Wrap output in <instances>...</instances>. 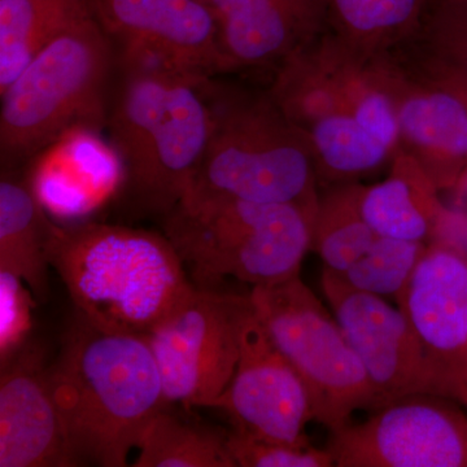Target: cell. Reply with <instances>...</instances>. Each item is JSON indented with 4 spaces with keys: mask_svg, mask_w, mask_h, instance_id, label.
<instances>
[{
    "mask_svg": "<svg viewBox=\"0 0 467 467\" xmlns=\"http://www.w3.org/2000/svg\"><path fill=\"white\" fill-rule=\"evenodd\" d=\"M209 78L117 57L107 128L140 211L164 217L192 190L213 126Z\"/></svg>",
    "mask_w": 467,
    "mask_h": 467,
    "instance_id": "obj_1",
    "label": "cell"
},
{
    "mask_svg": "<svg viewBox=\"0 0 467 467\" xmlns=\"http://www.w3.org/2000/svg\"><path fill=\"white\" fill-rule=\"evenodd\" d=\"M47 374L82 465H128L150 420L171 405L146 337L110 333L77 317Z\"/></svg>",
    "mask_w": 467,
    "mask_h": 467,
    "instance_id": "obj_2",
    "label": "cell"
},
{
    "mask_svg": "<svg viewBox=\"0 0 467 467\" xmlns=\"http://www.w3.org/2000/svg\"><path fill=\"white\" fill-rule=\"evenodd\" d=\"M50 264L76 317L110 333L147 337L195 288L167 236L133 227L55 225Z\"/></svg>",
    "mask_w": 467,
    "mask_h": 467,
    "instance_id": "obj_3",
    "label": "cell"
},
{
    "mask_svg": "<svg viewBox=\"0 0 467 467\" xmlns=\"http://www.w3.org/2000/svg\"><path fill=\"white\" fill-rule=\"evenodd\" d=\"M267 94L308 137L319 167L359 171L399 149V125L370 58L328 27L275 67Z\"/></svg>",
    "mask_w": 467,
    "mask_h": 467,
    "instance_id": "obj_4",
    "label": "cell"
},
{
    "mask_svg": "<svg viewBox=\"0 0 467 467\" xmlns=\"http://www.w3.org/2000/svg\"><path fill=\"white\" fill-rule=\"evenodd\" d=\"M207 94L213 126L186 196L294 204L316 216L318 177L308 137L267 91L243 90L212 77Z\"/></svg>",
    "mask_w": 467,
    "mask_h": 467,
    "instance_id": "obj_5",
    "label": "cell"
},
{
    "mask_svg": "<svg viewBox=\"0 0 467 467\" xmlns=\"http://www.w3.org/2000/svg\"><path fill=\"white\" fill-rule=\"evenodd\" d=\"M115 45L95 15L52 39L0 94V159L12 167L70 128L107 126Z\"/></svg>",
    "mask_w": 467,
    "mask_h": 467,
    "instance_id": "obj_6",
    "label": "cell"
},
{
    "mask_svg": "<svg viewBox=\"0 0 467 467\" xmlns=\"http://www.w3.org/2000/svg\"><path fill=\"white\" fill-rule=\"evenodd\" d=\"M315 217L294 204L186 196L162 226L196 287L214 288L226 276L269 287L300 275Z\"/></svg>",
    "mask_w": 467,
    "mask_h": 467,
    "instance_id": "obj_7",
    "label": "cell"
},
{
    "mask_svg": "<svg viewBox=\"0 0 467 467\" xmlns=\"http://www.w3.org/2000/svg\"><path fill=\"white\" fill-rule=\"evenodd\" d=\"M254 313L308 389L315 420L334 432L359 409L373 410L365 368L334 315L301 281L252 287Z\"/></svg>",
    "mask_w": 467,
    "mask_h": 467,
    "instance_id": "obj_8",
    "label": "cell"
},
{
    "mask_svg": "<svg viewBox=\"0 0 467 467\" xmlns=\"http://www.w3.org/2000/svg\"><path fill=\"white\" fill-rule=\"evenodd\" d=\"M252 312L251 295L195 285L173 315L147 335L169 404L208 408L225 391Z\"/></svg>",
    "mask_w": 467,
    "mask_h": 467,
    "instance_id": "obj_9",
    "label": "cell"
},
{
    "mask_svg": "<svg viewBox=\"0 0 467 467\" xmlns=\"http://www.w3.org/2000/svg\"><path fill=\"white\" fill-rule=\"evenodd\" d=\"M337 467H467V414L459 402L420 393L331 432Z\"/></svg>",
    "mask_w": 467,
    "mask_h": 467,
    "instance_id": "obj_10",
    "label": "cell"
},
{
    "mask_svg": "<svg viewBox=\"0 0 467 467\" xmlns=\"http://www.w3.org/2000/svg\"><path fill=\"white\" fill-rule=\"evenodd\" d=\"M122 60L158 63L187 75L229 72L213 9L202 0H90Z\"/></svg>",
    "mask_w": 467,
    "mask_h": 467,
    "instance_id": "obj_11",
    "label": "cell"
},
{
    "mask_svg": "<svg viewBox=\"0 0 467 467\" xmlns=\"http://www.w3.org/2000/svg\"><path fill=\"white\" fill-rule=\"evenodd\" d=\"M321 285L334 317L365 368L373 389V411L407 396L436 395L434 368L400 308H393L382 296L355 290L327 267Z\"/></svg>",
    "mask_w": 467,
    "mask_h": 467,
    "instance_id": "obj_12",
    "label": "cell"
},
{
    "mask_svg": "<svg viewBox=\"0 0 467 467\" xmlns=\"http://www.w3.org/2000/svg\"><path fill=\"white\" fill-rule=\"evenodd\" d=\"M208 408L223 410L239 434L290 444L309 441L304 429L315 420V413L308 389L254 309L243 328L235 373Z\"/></svg>",
    "mask_w": 467,
    "mask_h": 467,
    "instance_id": "obj_13",
    "label": "cell"
},
{
    "mask_svg": "<svg viewBox=\"0 0 467 467\" xmlns=\"http://www.w3.org/2000/svg\"><path fill=\"white\" fill-rule=\"evenodd\" d=\"M399 125V150L416 160L439 192L467 171V109L459 98L418 76L396 51L371 57Z\"/></svg>",
    "mask_w": 467,
    "mask_h": 467,
    "instance_id": "obj_14",
    "label": "cell"
},
{
    "mask_svg": "<svg viewBox=\"0 0 467 467\" xmlns=\"http://www.w3.org/2000/svg\"><path fill=\"white\" fill-rule=\"evenodd\" d=\"M82 465L52 395L47 368L33 348L2 365L0 467Z\"/></svg>",
    "mask_w": 467,
    "mask_h": 467,
    "instance_id": "obj_15",
    "label": "cell"
},
{
    "mask_svg": "<svg viewBox=\"0 0 467 467\" xmlns=\"http://www.w3.org/2000/svg\"><path fill=\"white\" fill-rule=\"evenodd\" d=\"M396 300L434 368L441 396L444 377L467 350V257L429 243Z\"/></svg>",
    "mask_w": 467,
    "mask_h": 467,
    "instance_id": "obj_16",
    "label": "cell"
},
{
    "mask_svg": "<svg viewBox=\"0 0 467 467\" xmlns=\"http://www.w3.org/2000/svg\"><path fill=\"white\" fill-rule=\"evenodd\" d=\"M230 70L278 66L330 27V0H202Z\"/></svg>",
    "mask_w": 467,
    "mask_h": 467,
    "instance_id": "obj_17",
    "label": "cell"
},
{
    "mask_svg": "<svg viewBox=\"0 0 467 467\" xmlns=\"http://www.w3.org/2000/svg\"><path fill=\"white\" fill-rule=\"evenodd\" d=\"M420 164L398 150L391 173L371 186H362L359 209L377 235L429 244L444 202Z\"/></svg>",
    "mask_w": 467,
    "mask_h": 467,
    "instance_id": "obj_18",
    "label": "cell"
},
{
    "mask_svg": "<svg viewBox=\"0 0 467 467\" xmlns=\"http://www.w3.org/2000/svg\"><path fill=\"white\" fill-rule=\"evenodd\" d=\"M52 223L36 193L16 178L0 181V272L27 285L33 296L45 300L48 290Z\"/></svg>",
    "mask_w": 467,
    "mask_h": 467,
    "instance_id": "obj_19",
    "label": "cell"
},
{
    "mask_svg": "<svg viewBox=\"0 0 467 467\" xmlns=\"http://www.w3.org/2000/svg\"><path fill=\"white\" fill-rule=\"evenodd\" d=\"M92 14L90 0H0V94L52 39Z\"/></svg>",
    "mask_w": 467,
    "mask_h": 467,
    "instance_id": "obj_20",
    "label": "cell"
},
{
    "mask_svg": "<svg viewBox=\"0 0 467 467\" xmlns=\"http://www.w3.org/2000/svg\"><path fill=\"white\" fill-rule=\"evenodd\" d=\"M429 0H330V29L371 58L416 41Z\"/></svg>",
    "mask_w": 467,
    "mask_h": 467,
    "instance_id": "obj_21",
    "label": "cell"
},
{
    "mask_svg": "<svg viewBox=\"0 0 467 467\" xmlns=\"http://www.w3.org/2000/svg\"><path fill=\"white\" fill-rule=\"evenodd\" d=\"M134 467H236L227 434L160 410L140 439Z\"/></svg>",
    "mask_w": 467,
    "mask_h": 467,
    "instance_id": "obj_22",
    "label": "cell"
},
{
    "mask_svg": "<svg viewBox=\"0 0 467 467\" xmlns=\"http://www.w3.org/2000/svg\"><path fill=\"white\" fill-rule=\"evenodd\" d=\"M362 184H337L319 198L313 223L312 251L321 257L324 267L343 273L376 241L377 234L368 226L361 209Z\"/></svg>",
    "mask_w": 467,
    "mask_h": 467,
    "instance_id": "obj_23",
    "label": "cell"
},
{
    "mask_svg": "<svg viewBox=\"0 0 467 467\" xmlns=\"http://www.w3.org/2000/svg\"><path fill=\"white\" fill-rule=\"evenodd\" d=\"M426 245L422 242L378 235L362 256L337 275L355 290L396 297L408 284Z\"/></svg>",
    "mask_w": 467,
    "mask_h": 467,
    "instance_id": "obj_24",
    "label": "cell"
},
{
    "mask_svg": "<svg viewBox=\"0 0 467 467\" xmlns=\"http://www.w3.org/2000/svg\"><path fill=\"white\" fill-rule=\"evenodd\" d=\"M227 447L236 467H333V456L327 450H318L310 442L261 441L232 431L227 434Z\"/></svg>",
    "mask_w": 467,
    "mask_h": 467,
    "instance_id": "obj_25",
    "label": "cell"
},
{
    "mask_svg": "<svg viewBox=\"0 0 467 467\" xmlns=\"http://www.w3.org/2000/svg\"><path fill=\"white\" fill-rule=\"evenodd\" d=\"M413 42L435 57L467 67V11L427 12L422 32Z\"/></svg>",
    "mask_w": 467,
    "mask_h": 467,
    "instance_id": "obj_26",
    "label": "cell"
},
{
    "mask_svg": "<svg viewBox=\"0 0 467 467\" xmlns=\"http://www.w3.org/2000/svg\"><path fill=\"white\" fill-rule=\"evenodd\" d=\"M21 279L9 273L0 272V358L2 365L18 349L24 342L29 322V297Z\"/></svg>",
    "mask_w": 467,
    "mask_h": 467,
    "instance_id": "obj_27",
    "label": "cell"
},
{
    "mask_svg": "<svg viewBox=\"0 0 467 467\" xmlns=\"http://www.w3.org/2000/svg\"><path fill=\"white\" fill-rule=\"evenodd\" d=\"M396 51L418 76L450 91L462 101L467 109V67L435 57L414 42Z\"/></svg>",
    "mask_w": 467,
    "mask_h": 467,
    "instance_id": "obj_28",
    "label": "cell"
},
{
    "mask_svg": "<svg viewBox=\"0 0 467 467\" xmlns=\"http://www.w3.org/2000/svg\"><path fill=\"white\" fill-rule=\"evenodd\" d=\"M441 396L467 408V350L459 364L444 377Z\"/></svg>",
    "mask_w": 467,
    "mask_h": 467,
    "instance_id": "obj_29",
    "label": "cell"
},
{
    "mask_svg": "<svg viewBox=\"0 0 467 467\" xmlns=\"http://www.w3.org/2000/svg\"><path fill=\"white\" fill-rule=\"evenodd\" d=\"M448 192L451 196L450 207L467 214V171Z\"/></svg>",
    "mask_w": 467,
    "mask_h": 467,
    "instance_id": "obj_30",
    "label": "cell"
},
{
    "mask_svg": "<svg viewBox=\"0 0 467 467\" xmlns=\"http://www.w3.org/2000/svg\"><path fill=\"white\" fill-rule=\"evenodd\" d=\"M432 9L467 11V0H429V11Z\"/></svg>",
    "mask_w": 467,
    "mask_h": 467,
    "instance_id": "obj_31",
    "label": "cell"
}]
</instances>
